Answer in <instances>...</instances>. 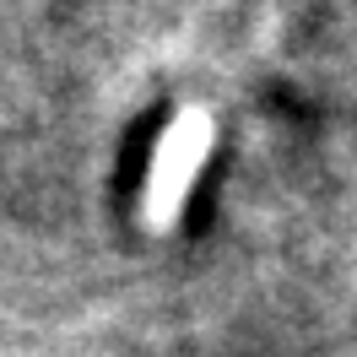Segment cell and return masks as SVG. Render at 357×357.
<instances>
[{
  "label": "cell",
  "mask_w": 357,
  "mask_h": 357,
  "mask_svg": "<svg viewBox=\"0 0 357 357\" xmlns=\"http://www.w3.org/2000/svg\"><path fill=\"white\" fill-rule=\"evenodd\" d=\"M211 141H217V119L201 103H190L168 119V130L152 152V168H146V184H141V211H135L146 233H174L178 227V211H184L206 157H211Z\"/></svg>",
  "instance_id": "1"
}]
</instances>
